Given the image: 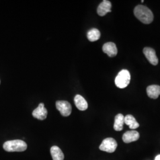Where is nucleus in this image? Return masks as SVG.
<instances>
[{"label": "nucleus", "instance_id": "nucleus-1", "mask_svg": "<svg viewBox=\"0 0 160 160\" xmlns=\"http://www.w3.org/2000/svg\"><path fill=\"white\" fill-rule=\"evenodd\" d=\"M134 14L138 19L144 24L152 23L154 19V15L148 7L139 5L134 9Z\"/></svg>", "mask_w": 160, "mask_h": 160}, {"label": "nucleus", "instance_id": "nucleus-2", "mask_svg": "<svg viewBox=\"0 0 160 160\" xmlns=\"http://www.w3.org/2000/svg\"><path fill=\"white\" fill-rule=\"evenodd\" d=\"M27 148V143L19 139L8 141L3 145V148L7 152H23Z\"/></svg>", "mask_w": 160, "mask_h": 160}, {"label": "nucleus", "instance_id": "nucleus-3", "mask_svg": "<svg viewBox=\"0 0 160 160\" xmlns=\"http://www.w3.org/2000/svg\"><path fill=\"white\" fill-rule=\"evenodd\" d=\"M131 81V74L127 69H122L115 78V84L119 88H125Z\"/></svg>", "mask_w": 160, "mask_h": 160}, {"label": "nucleus", "instance_id": "nucleus-4", "mask_svg": "<svg viewBox=\"0 0 160 160\" xmlns=\"http://www.w3.org/2000/svg\"><path fill=\"white\" fill-rule=\"evenodd\" d=\"M118 147V143L116 140L112 138H108L104 139L99 147L101 151H105L109 153L114 152Z\"/></svg>", "mask_w": 160, "mask_h": 160}, {"label": "nucleus", "instance_id": "nucleus-5", "mask_svg": "<svg viewBox=\"0 0 160 160\" xmlns=\"http://www.w3.org/2000/svg\"><path fill=\"white\" fill-rule=\"evenodd\" d=\"M56 107L60 113L63 116H68L71 113V105L67 101H57L56 102Z\"/></svg>", "mask_w": 160, "mask_h": 160}, {"label": "nucleus", "instance_id": "nucleus-6", "mask_svg": "<svg viewBox=\"0 0 160 160\" xmlns=\"http://www.w3.org/2000/svg\"><path fill=\"white\" fill-rule=\"evenodd\" d=\"M143 54L145 55V57L147 58L149 62L153 65H157L158 63V59L156 55V53L154 49L146 47L143 49Z\"/></svg>", "mask_w": 160, "mask_h": 160}, {"label": "nucleus", "instance_id": "nucleus-7", "mask_svg": "<svg viewBox=\"0 0 160 160\" xmlns=\"http://www.w3.org/2000/svg\"><path fill=\"white\" fill-rule=\"evenodd\" d=\"M32 115L36 119L40 120H45L48 115V111L45 108L44 104L40 103L38 107L33 110Z\"/></svg>", "mask_w": 160, "mask_h": 160}, {"label": "nucleus", "instance_id": "nucleus-8", "mask_svg": "<svg viewBox=\"0 0 160 160\" xmlns=\"http://www.w3.org/2000/svg\"><path fill=\"white\" fill-rule=\"evenodd\" d=\"M111 2L108 0H104L97 7V14L100 16H104L108 12H111Z\"/></svg>", "mask_w": 160, "mask_h": 160}, {"label": "nucleus", "instance_id": "nucleus-9", "mask_svg": "<svg viewBox=\"0 0 160 160\" xmlns=\"http://www.w3.org/2000/svg\"><path fill=\"white\" fill-rule=\"evenodd\" d=\"M139 138V132L134 130L126 132L122 137V139L123 142L127 143L136 141Z\"/></svg>", "mask_w": 160, "mask_h": 160}, {"label": "nucleus", "instance_id": "nucleus-10", "mask_svg": "<svg viewBox=\"0 0 160 160\" xmlns=\"http://www.w3.org/2000/svg\"><path fill=\"white\" fill-rule=\"evenodd\" d=\"M103 51L110 57H114L118 54V49L113 42H108L103 46Z\"/></svg>", "mask_w": 160, "mask_h": 160}, {"label": "nucleus", "instance_id": "nucleus-11", "mask_svg": "<svg viewBox=\"0 0 160 160\" xmlns=\"http://www.w3.org/2000/svg\"><path fill=\"white\" fill-rule=\"evenodd\" d=\"M74 102L76 107L80 110L84 111L88 108V103L86 99L80 94H77L75 96Z\"/></svg>", "mask_w": 160, "mask_h": 160}, {"label": "nucleus", "instance_id": "nucleus-12", "mask_svg": "<svg viewBox=\"0 0 160 160\" xmlns=\"http://www.w3.org/2000/svg\"><path fill=\"white\" fill-rule=\"evenodd\" d=\"M147 92L149 97L156 99L160 95V86L158 85H151L147 88Z\"/></svg>", "mask_w": 160, "mask_h": 160}, {"label": "nucleus", "instance_id": "nucleus-13", "mask_svg": "<svg viewBox=\"0 0 160 160\" xmlns=\"http://www.w3.org/2000/svg\"><path fill=\"white\" fill-rule=\"evenodd\" d=\"M125 116L122 114H117L114 119V129L116 131H121L123 128Z\"/></svg>", "mask_w": 160, "mask_h": 160}, {"label": "nucleus", "instance_id": "nucleus-14", "mask_svg": "<svg viewBox=\"0 0 160 160\" xmlns=\"http://www.w3.org/2000/svg\"><path fill=\"white\" fill-rule=\"evenodd\" d=\"M124 122L126 125L129 126V128L132 130H134L139 128V124L135 119V118L131 114H128L125 117Z\"/></svg>", "mask_w": 160, "mask_h": 160}, {"label": "nucleus", "instance_id": "nucleus-15", "mask_svg": "<svg viewBox=\"0 0 160 160\" xmlns=\"http://www.w3.org/2000/svg\"><path fill=\"white\" fill-rule=\"evenodd\" d=\"M51 153L53 160H63L64 155L61 149L57 146H53L51 148Z\"/></svg>", "mask_w": 160, "mask_h": 160}, {"label": "nucleus", "instance_id": "nucleus-16", "mask_svg": "<svg viewBox=\"0 0 160 160\" xmlns=\"http://www.w3.org/2000/svg\"><path fill=\"white\" fill-rule=\"evenodd\" d=\"M87 36L90 42H95L100 39V32L98 29L93 28L88 31Z\"/></svg>", "mask_w": 160, "mask_h": 160}, {"label": "nucleus", "instance_id": "nucleus-17", "mask_svg": "<svg viewBox=\"0 0 160 160\" xmlns=\"http://www.w3.org/2000/svg\"><path fill=\"white\" fill-rule=\"evenodd\" d=\"M155 160H160V154L158 155H157V156L155 157Z\"/></svg>", "mask_w": 160, "mask_h": 160}]
</instances>
